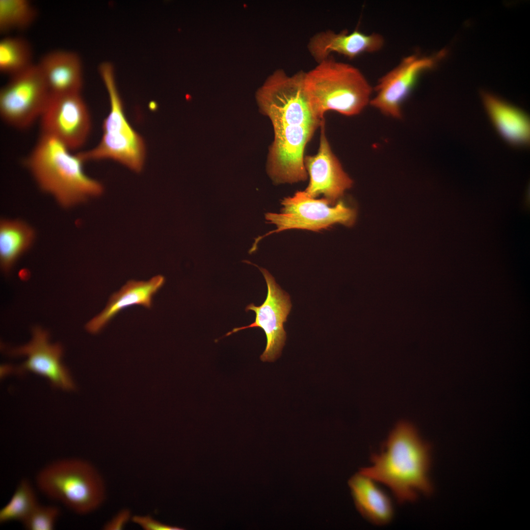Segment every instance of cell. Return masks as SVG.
I'll return each instance as SVG.
<instances>
[{"mask_svg": "<svg viewBox=\"0 0 530 530\" xmlns=\"http://www.w3.org/2000/svg\"><path fill=\"white\" fill-rule=\"evenodd\" d=\"M37 64L52 94L81 93L82 67L76 53L53 51L45 54Z\"/></svg>", "mask_w": 530, "mask_h": 530, "instance_id": "obj_15", "label": "cell"}, {"mask_svg": "<svg viewBox=\"0 0 530 530\" xmlns=\"http://www.w3.org/2000/svg\"><path fill=\"white\" fill-rule=\"evenodd\" d=\"M32 230L17 221L2 220L0 226V259L1 266L7 270L30 245Z\"/></svg>", "mask_w": 530, "mask_h": 530, "instance_id": "obj_18", "label": "cell"}, {"mask_svg": "<svg viewBox=\"0 0 530 530\" xmlns=\"http://www.w3.org/2000/svg\"><path fill=\"white\" fill-rule=\"evenodd\" d=\"M482 97L489 118L500 135L512 145L527 146L530 138L528 116L493 95L484 93Z\"/></svg>", "mask_w": 530, "mask_h": 530, "instance_id": "obj_17", "label": "cell"}, {"mask_svg": "<svg viewBox=\"0 0 530 530\" xmlns=\"http://www.w3.org/2000/svg\"><path fill=\"white\" fill-rule=\"evenodd\" d=\"M57 139L41 134L26 159L39 186L69 206L100 195L102 185L84 172L82 160Z\"/></svg>", "mask_w": 530, "mask_h": 530, "instance_id": "obj_2", "label": "cell"}, {"mask_svg": "<svg viewBox=\"0 0 530 530\" xmlns=\"http://www.w3.org/2000/svg\"><path fill=\"white\" fill-rule=\"evenodd\" d=\"M376 481L360 471L349 481V486L357 509L371 523L383 526L392 520L394 509L388 495Z\"/></svg>", "mask_w": 530, "mask_h": 530, "instance_id": "obj_16", "label": "cell"}, {"mask_svg": "<svg viewBox=\"0 0 530 530\" xmlns=\"http://www.w3.org/2000/svg\"><path fill=\"white\" fill-rule=\"evenodd\" d=\"M130 516L128 510H121L106 523L103 528L105 530H122L129 520Z\"/></svg>", "mask_w": 530, "mask_h": 530, "instance_id": "obj_24", "label": "cell"}, {"mask_svg": "<svg viewBox=\"0 0 530 530\" xmlns=\"http://www.w3.org/2000/svg\"><path fill=\"white\" fill-rule=\"evenodd\" d=\"M13 355H25L27 359L22 365L21 371H28L48 378L53 385L71 390L75 385L68 370L61 364L62 349L58 344L48 342V333L36 327L28 344L11 351Z\"/></svg>", "mask_w": 530, "mask_h": 530, "instance_id": "obj_12", "label": "cell"}, {"mask_svg": "<svg viewBox=\"0 0 530 530\" xmlns=\"http://www.w3.org/2000/svg\"><path fill=\"white\" fill-rule=\"evenodd\" d=\"M165 281L164 277L159 275L146 281L129 280L111 295L103 311L86 324V330L91 333H98L120 311L130 306L138 305L151 308L154 296Z\"/></svg>", "mask_w": 530, "mask_h": 530, "instance_id": "obj_14", "label": "cell"}, {"mask_svg": "<svg viewBox=\"0 0 530 530\" xmlns=\"http://www.w3.org/2000/svg\"><path fill=\"white\" fill-rule=\"evenodd\" d=\"M36 15V9L27 0H0V33L26 29Z\"/></svg>", "mask_w": 530, "mask_h": 530, "instance_id": "obj_21", "label": "cell"}, {"mask_svg": "<svg viewBox=\"0 0 530 530\" xmlns=\"http://www.w3.org/2000/svg\"><path fill=\"white\" fill-rule=\"evenodd\" d=\"M39 504L33 487L28 480L23 479L8 502L0 509V523H23Z\"/></svg>", "mask_w": 530, "mask_h": 530, "instance_id": "obj_20", "label": "cell"}, {"mask_svg": "<svg viewBox=\"0 0 530 530\" xmlns=\"http://www.w3.org/2000/svg\"><path fill=\"white\" fill-rule=\"evenodd\" d=\"M60 513V509L57 506L39 504L23 524L28 530H53Z\"/></svg>", "mask_w": 530, "mask_h": 530, "instance_id": "obj_22", "label": "cell"}, {"mask_svg": "<svg viewBox=\"0 0 530 530\" xmlns=\"http://www.w3.org/2000/svg\"><path fill=\"white\" fill-rule=\"evenodd\" d=\"M41 134L53 137L71 150L88 139L91 119L81 93L52 94L40 119Z\"/></svg>", "mask_w": 530, "mask_h": 530, "instance_id": "obj_8", "label": "cell"}, {"mask_svg": "<svg viewBox=\"0 0 530 530\" xmlns=\"http://www.w3.org/2000/svg\"><path fill=\"white\" fill-rule=\"evenodd\" d=\"M135 524L145 530H181L179 527L169 526L158 521L149 515H135L132 518Z\"/></svg>", "mask_w": 530, "mask_h": 530, "instance_id": "obj_23", "label": "cell"}, {"mask_svg": "<svg viewBox=\"0 0 530 530\" xmlns=\"http://www.w3.org/2000/svg\"><path fill=\"white\" fill-rule=\"evenodd\" d=\"M35 483L45 496L79 515L95 511L106 498V486L100 473L91 463L78 458H61L46 464L37 473Z\"/></svg>", "mask_w": 530, "mask_h": 530, "instance_id": "obj_4", "label": "cell"}, {"mask_svg": "<svg viewBox=\"0 0 530 530\" xmlns=\"http://www.w3.org/2000/svg\"><path fill=\"white\" fill-rule=\"evenodd\" d=\"M324 124L323 122L321 125L318 152L304 159L310 177L308 186L304 191L313 198L322 195V198L334 205L352 186L353 181L333 153L325 134Z\"/></svg>", "mask_w": 530, "mask_h": 530, "instance_id": "obj_11", "label": "cell"}, {"mask_svg": "<svg viewBox=\"0 0 530 530\" xmlns=\"http://www.w3.org/2000/svg\"><path fill=\"white\" fill-rule=\"evenodd\" d=\"M430 448L410 423H398L378 453L371 455V465L360 472L388 486L400 503L427 495L432 487L428 473Z\"/></svg>", "mask_w": 530, "mask_h": 530, "instance_id": "obj_1", "label": "cell"}, {"mask_svg": "<svg viewBox=\"0 0 530 530\" xmlns=\"http://www.w3.org/2000/svg\"><path fill=\"white\" fill-rule=\"evenodd\" d=\"M383 44V38L379 34L368 35L358 30L336 33L327 30L315 34L310 38L307 48L312 57L319 63L333 53L353 59L364 53L377 51Z\"/></svg>", "mask_w": 530, "mask_h": 530, "instance_id": "obj_13", "label": "cell"}, {"mask_svg": "<svg viewBox=\"0 0 530 530\" xmlns=\"http://www.w3.org/2000/svg\"><path fill=\"white\" fill-rule=\"evenodd\" d=\"M30 46L18 37H5L0 41V71L10 77L20 73L33 64Z\"/></svg>", "mask_w": 530, "mask_h": 530, "instance_id": "obj_19", "label": "cell"}, {"mask_svg": "<svg viewBox=\"0 0 530 530\" xmlns=\"http://www.w3.org/2000/svg\"><path fill=\"white\" fill-rule=\"evenodd\" d=\"M304 85L311 108L321 120L328 110L357 115L371 99L372 88L362 73L331 56L305 72Z\"/></svg>", "mask_w": 530, "mask_h": 530, "instance_id": "obj_3", "label": "cell"}, {"mask_svg": "<svg viewBox=\"0 0 530 530\" xmlns=\"http://www.w3.org/2000/svg\"><path fill=\"white\" fill-rule=\"evenodd\" d=\"M244 262L257 266L262 273L267 288L266 297L260 306L251 303L246 306V312L251 310L255 313L256 317L253 322L247 326L235 328L225 336L248 328H262L266 336V344L260 359L263 362H272L280 356L286 340L284 323L287 321L288 316L292 308L290 296L281 289L266 269L248 261Z\"/></svg>", "mask_w": 530, "mask_h": 530, "instance_id": "obj_9", "label": "cell"}, {"mask_svg": "<svg viewBox=\"0 0 530 530\" xmlns=\"http://www.w3.org/2000/svg\"><path fill=\"white\" fill-rule=\"evenodd\" d=\"M281 205L280 213L265 214L267 223L274 224L276 229L256 238L249 253L255 251L261 239L272 233L292 229L318 232L336 224L351 226L356 217L355 210L344 202L332 205L324 198L311 197L305 191L284 198Z\"/></svg>", "mask_w": 530, "mask_h": 530, "instance_id": "obj_6", "label": "cell"}, {"mask_svg": "<svg viewBox=\"0 0 530 530\" xmlns=\"http://www.w3.org/2000/svg\"><path fill=\"white\" fill-rule=\"evenodd\" d=\"M445 53L433 56L413 54L404 58L394 69L382 77L377 84L370 105L394 118L402 117L401 104L415 84L420 74L432 68Z\"/></svg>", "mask_w": 530, "mask_h": 530, "instance_id": "obj_10", "label": "cell"}, {"mask_svg": "<svg viewBox=\"0 0 530 530\" xmlns=\"http://www.w3.org/2000/svg\"><path fill=\"white\" fill-rule=\"evenodd\" d=\"M99 72L108 94L109 112L103 121L99 143L91 149L78 153L84 162L111 159L139 172L146 160L145 141L125 115L112 65L109 62L102 63Z\"/></svg>", "mask_w": 530, "mask_h": 530, "instance_id": "obj_5", "label": "cell"}, {"mask_svg": "<svg viewBox=\"0 0 530 530\" xmlns=\"http://www.w3.org/2000/svg\"><path fill=\"white\" fill-rule=\"evenodd\" d=\"M51 93L37 64L10 77L0 91V114L9 125L20 129L39 120Z\"/></svg>", "mask_w": 530, "mask_h": 530, "instance_id": "obj_7", "label": "cell"}]
</instances>
